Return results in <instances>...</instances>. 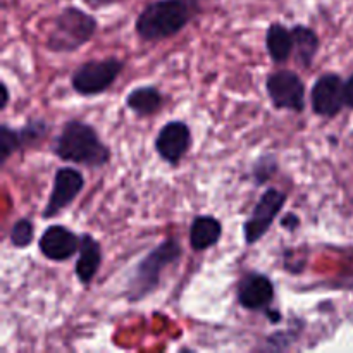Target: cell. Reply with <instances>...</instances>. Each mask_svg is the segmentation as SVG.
Returning <instances> with one entry per match:
<instances>
[{"instance_id":"obj_1","label":"cell","mask_w":353,"mask_h":353,"mask_svg":"<svg viewBox=\"0 0 353 353\" xmlns=\"http://www.w3.org/2000/svg\"><path fill=\"white\" fill-rule=\"evenodd\" d=\"M52 152L61 161L90 169L103 168L112 157V152L103 143L95 128L81 119H69L62 124L52 145Z\"/></svg>"},{"instance_id":"obj_2","label":"cell","mask_w":353,"mask_h":353,"mask_svg":"<svg viewBox=\"0 0 353 353\" xmlns=\"http://www.w3.org/2000/svg\"><path fill=\"white\" fill-rule=\"evenodd\" d=\"M200 12V0H155L134 21V31L143 41H162L185 30Z\"/></svg>"},{"instance_id":"obj_3","label":"cell","mask_w":353,"mask_h":353,"mask_svg":"<svg viewBox=\"0 0 353 353\" xmlns=\"http://www.w3.org/2000/svg\"><path fill=\"white\" fill-rule=\"evenodd\" d=\"M183 247L176 238H165L155 248H152L137 264L134 271L128 279L126 299L128 302H141L155 292L161 285L162 272L181 261Z\"/></svg>"},{"instance_id":"obj_4","label":"cell","mask_w":353,"mask_h":353,"mask_svg":"<svg viewBox=\"0 0 353 353\" xmlns=\"http://www.w3.org/2000/svg\"><path fill=\"white\" fill-rule=\"evenodd\" d=\"M97 28L99 23L90 12L74 6L64 7L55 16L45 47L55 54L76 52L95 37Z\"/></svg>"},{"instance_id":"obj_5","label":"cell","mask_w":353,"mask_h":353,"mask_svg":"<svg viewBox=\"0 0 353 353\" xmlns=\"http://www.w3.org/2000/svg\"><path fill=\"white\" fill-rule=\"evenodd\" d=\"M123 69L124 62L117 57L83 62L71 76L72 90L83 97L102 95L116 83Z\"/></svg>"},{"instance_id":"obj_6","label":"cell","mask_w":353,"mask_h":353,"mask_svg":"<svg viewBox=\"0 0 353 353\" xmlns=\"http://www.w3.org/2000/svg\"><path fill=\"white\" fill-rule=\"evenodd\" d=\"M265 90L274 109L292 112L305 110V83L292 69H276L269 72Z\"/></svg>"},{"instance_id":"obj_7","label":"cell","mask_w":353,"mask_h":353,"mask_svg":"<svg viewBox=\"0 0 353 353\" xmlns=\"http://www.w3.org/2000/svg\"><path fill=\"white\" fill-rule=\"evenodd\" d=\"M288 195L278 188H268L259 199L250 217L243 223V240L247 245H255L268 234L276 217L286 205Z\"/></svg>"},{"instance_id":"obj_8","label":"cell","mask_w":353,"mask_h":353,"mask_svg":"<svg viewBox=\"0 0 353 353\" xmlns=\"http://www.w3.org/2000/svg\"><path fill=\"white\" fill-rule=\"evenodd\" d=\"M85 188V176L74 168H61L55 171L54 174V185H52V192L48 195L47 205H45L41 217L43 219H52V217L59 216L62 210L68 209L79 193Z\"/></svg>"},{"instance_id":"obj_9","label":"cell","mask_w":353,"mask_h":353,"mask_svg":"<svg viewBox=\"0 0 353 353\" xmlns=\"http://www.w3.org/2000/svg\"><path fill=\"white\" fill-rule=\"evenodd\" d=\"M310 105L321 117H336L345 105V81L336 72H324L310 90Z\"/></svg>"},{"instance_id":"obj_10","label":"cell","mask_w":353,"mask_h":353,"mask_svg":"<svg viewBox=\"0 0 353 353\" xmlns=\"http://www.w3.org/2000/svg\"><path fill=\"white\" fill-rule=\"evenodd\" d=\"M192 130L183 121H169L159 130L155 152L169 165H178L192 148Z\"/></svg>"},{"instance_id":"obj_11","label":"cell","mask_w":353,"mask_h":353,"mask_svg":"<svg viewBox=\"0 0 353 353\" xmlns=\"http://www.w3.org/2000/svg\"><path fill=\"white\" fill-rule=\"evenodd\" d=\"M238 303L250 312H268L274 300V283L262 272L247 271L236 285Z\"/></svg>"},{"instance_id":"obj_12","label":"cell","mask_w":353,"mask_h":353,"mask_svg":"<svg viewBox=\"0 0 353 353\" xmlns=\"http://www.w3.org/2000/svg\"><path fill=\"white\" fill-rule=\"evenodd\" d=\"M40 254L52 262H65L79 250V236L62 224H52L38 241Z\"/></svg>"},{"instance_id":"obj_13","label":"cell","mask_w":353,"mask_h":353,"mask_svg":"<svg viewBox=\"0 0 353 353\" xmlns=\"http://www.w3.org/2000/svg\"><path fill=\"white\" fill-rule=\"evenodd\" d=\"M102 247H100L99 240L92 236L90 233L79 234V250L78 259H76V278L81 285L88 286L93 281L100 271L102 265Z\"/></svg>"},{"instance_id":"obj_14","label":"cell","mask_w":353,"mask_h":353,"mask_svg":"<svg viewBox=\"0 0 353 353\" xmlns=\"http://www.w3.org/2000/svg\"><path fill=\"white\" fill-rule=\"evenodd\" d=\"M223 236V224L214 216L200 214L192 221L190 226V247L195 252H205L209 248L216 247Z\"/></svg>"},{"instance_id":"obj_15","label":"cell","mask_w":353,"mask_h":353,"mask_svg":"<svg viewBox=\"0 0 353 353\" xmlns=\"http://www.w3.org/2000/svg\"><path fill=\"white\" fill-rule=\"evenodd\" d=\"M293 33V54H295V61L300 68L309 69L314 64L317 52H319L321 40L319 34L309 26L303 24H295L292 26Z\"/></svg>"},{"instance_id":"obj_16","label":"cell","mask_w":353,"mask_h":353,"mask_svg":"<svg viewBox=\"0 0 353 353\" xmlns=\"http://www.w3.org/2000/svg\"><path fill=\"white\" fill-rule=\"evenodd\" d=\"M164 97L157 86L145 85L131 90L126 97V107L138 117H148L162 109Z\"/></svg>"},{"instance_id":"obj_17","label":"cell","mask_w":353,"mask_h":353,"mask_svg":"<svg viewBox=\"0 0 353 353\" xmlns=\"http://www.w3.org/2000/svg\"><path fill=\"white\" fill-rule=\"evenodd\" d=\"M265 48L274 64H285L293 54L292 28L281 23H271L265 31Z\"/></svg>"},{"instance_id":"obj_18","label":"cell","mask_w":353,"mask_h":353,"mask_svg":"<svg viewBox=\"0 0 353 353\" xmlns=\"http://www.w3.org/2000/svg\"><path fill=\"white\" fill-rule=\"evenodd\" d=\"M278 169H279V162L274 154H262L261 157H257V161L252 164L250 178L257 186L265 185L269 179L274 178Z\"/></svg>"},{"instance_id":"obj_19","label":"cell","mask_w":353,"mask_h":353,"mask_svg":"<svg viewBox=\"0 0 353 353\" xmlns=\"http://www.w3.org/2000/svg\"><path fill=\"white\" fill-rule=\"evenodd\" d=\"M23 150L19 137V128H12L9 124L0 126V164H6L10 155Z\"/></svg>"},{"instance_id":"obj_20","label":"cell","mask_w":353,"mask_h":353,"mask_svg":"<svg viewBox=\"0 0 353 353\" xmlns=\"http://www.w3.org/2000/svg\"><path fill=\"white\" fill-rule=\"evenodd\" d=\"M47 134H48V124L45 123V119H40V117L30 119L26 124H23V126L19 128L21 145H23V148L34 147V145L40 143Z\"/></svg>"},{"instance_id":"obj_21","label":"cell","mask_w":353,"mask_h":353,"mask_svg":"<svg viewBox=\"0 0 353 353\" xmlns=\"http://www.w3.org/2000/svg\"><path fill=\"white\" fill-rule=\"evenodd\" d=\"M34 240V224L28 217H21L12 224L9 241L14 248H28Z\"/></svg>"},{"instance_id":"obj_22","label":"cell","mask_w":353,"mask_h":353,"mask_svg":"<svg viewBox=\"0 0 353 353\" xmlns=\"http://www.w3.org/2000/svg\"><path fill=\"white\" fill-rule=\"evenodd\" d=\"M300 223H302V221H300V217L296 216V214H293V212H290L288 216H285L281 219V226L285 228V230H288V231L299 230Z\"/></svg>"},{"instance_id":"obj_23","label":"cell","mask_w":353,"mask_h":353,"mask_svg":"<svg viewBox=\"0 0 353 353\" xmlns=\"http://www.w3.org/2000/svg\"><path fill=\"white\" fill-rule=\"evenodd\" d=\"M345 105L348 109H353V72L350 74V78L345 81Z\"/></svg>"},{"instance_id":"obj_24","label":"cell","mask_w":353,"mask_h":353,"mask_svg":"<svg viewBox=\"0 0 353 353\" xmlns=\"http://www.w3.org/2000/svg\"><path fill=\"white\" fill-rule=\"evenodd\" d=\"M2 95H3V100H2V110L7 109V105H9V100H10V93H9V88H7L6 83H2Z\"/></svg>"},{"instance_id":"obj_25","label":"cell","mask_w":353,"mask_h":353,"mask_svg":"<svg viewBox=\"0 0 353 353\" xmlns=\"http://www.w3.org/2000/svg\"><path fill=\"white\" fill-rule=\"evenodd\" d=\"M85 2L90 3V6H105L110 0H85Z\"/></svg>"}]
</instances>
